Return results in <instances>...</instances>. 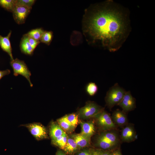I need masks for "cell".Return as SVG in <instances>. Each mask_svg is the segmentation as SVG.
<instances>
[{"label": "cell", "instance_id": "1", "mask_svg": "<svg viewBox=\"0 0 155 155\" xmlns=\"http://www.w3.org/2000/svg\"><path fill=\"white\" fill-rule=\"evenodd\" d=\"M92 8L85 18V32L92 43L99 42L110 52L117 51L130 31L127 13L120 6L111 0Z\"/></svg>", "mask_w": 155, "mask_h": 155}, {"label": "cell", "instance_id": "2", "mask_svg": "<svg viewBox=\"0 0 155 155\" xmlns=\"http://www.w3.org/2000/svg\"><path fill=\"white\" fill-rule=\"evenodd\" d=\"M119 139L117 133L113 130L103 131L98 135L95 145L105 150L113 151L118 148Z\"/></svg>", "mask_w": 155, "mask_h": 155}, {"label": "cell", "instance_id": "3", "mask_svg": "<svg viewBox=\"0 0 155 155\" xmlns=\"http://www.w3.org/2000/svg\"><path fill=\"white\" fill-rule=\"evenodd\" d=\"M126 91L115 84L107 92L105 100L107 106L111 108L115 106L118 105L122 100Z\"/></svg>", "mask_w": 155, "mask_h": 155}, {"label": "cell", "instance_id": "4", "mask_svg": "<svg viewBox=\"0 0 155 155\" xmlns=\"http://www.w3.org/2000/svg\"><path fill=\"white\" fill-rule=\"evenodd\" d=\"M10 64L13 70L14 75H22L28 80L30 87H32L33 85L30 79L31 74L25 62L16 58L11 61Z\"/></svg>", "mask_w": 155, "mask_h": 155}, {"label": "cell", "instance_id": "5", "mask_svg": "<svg viewBox=\"0 0 155 155\" xmlns=\"http://www.w3.org/2000/svg\"><path fill=\"white\" fill-rule=\"evenodd\" d=\"M94 117L98 126L103 131L113 130L116 127V125L113 122L111 117L103 110Z\"/></svg>", "mask_w": 155, "mask_h": 155}, {"label": "cell", "instance_id": "6", "mask_svg": "<svg viewBox=\"0 0 155 155\" xmlns=\"http://www.w3.org/2000/svg\"><path fill=\"white\" fill-rule=\"evenodd\" d=\"M103 110L102 108L94 102L88 101L84 107L79 110L78 114L81 119H88L94 117Z\"/></svg>", "mask_w": 155, "mask_h": 155}, {"label": "cell", "instance_id": "7", "mask_svg": "<svg viewBox=\"0 0 155 155\" xmlns=\"http://www.w3.org/2000/svg\"><path fill=\"white\" fill-rule=\"evenodd\" d=\"M22 126L26 127L32 135L38 141L48 138L46 128L40 123L34 122L22 125Z\"/></svg>", "mask_w": 155, "mask_h": 155}, {"label": "cell", "instance_id": "8", "mask_svg": "<svg viewBox=\"0 0 155 155\" xmlns=\"http://www.w3.org/2000/svg\"><path fill=\"white\" fill-rule=\"evenodd\" d=\"M31 9L16 3L12 12L15 21L19 24H24Z\"/></svg>", "mask_w": 155, "mask_h": 155}, {"label": "cell", "instance_id": "9", "mask_svg": "<svg viewBox=\"0 0 155 155\" xmlns=\"http://www.w3.org/2000/svg\"><path fill=\"white\" fill-rule=\"evenodd\" d=\"M135 100L132 96L130 91L126 92L119 105L124 112H127L133 110L135 107Z\"/></svg>", "mask_w": 155, "mask_h": 155}, {"label": "cell", "instance_id": "10", "mask_svg": "<svg viewBox=\"0 0 155 155\" xmlns=\"http://www.w3.org/2000/svg\"><path fill=\"white\" fill-rule=\"evenodd\" d=\"M135 136L136 133L134 127L131 124L127 125L121 131V138L123 142H129L133 141Z\"/></svg>", "mask_w": 155, "mask_h": 155}, {"label": "cell", "instance_id": "11", "mask_svg": "<svg viewBox=\"0 0 155 155\" xmlns=\"http://www.w3.org/2000/svg\"><path fill=\"white\" fill-rule=\"evenodd\" d=\"M111 117L114 124L119 126L126 125L128 122L127 118L125 112L119 109L113 113Z\"/></svg>", "mask_w": 155, "mask_h": 155}, {"label": "cell", "instance_id": "12", "mask_svg": "<svg viewBox=\"0 0 155 155\" xmlns=\"http://www.w3.org/2000/svg\"><path fill=\"white\" fill-rule=\"evenodd\" d=\"M11 33L10 31L6 36L0 35V46L2 50L7 53L9 55L11 61L14 59L12 54V49L10 40Z\"/></svg>", "mask_w": 155, "mask_h": 155}, {"label": "cell", "instance_id": "13", "mask_svg": "<svg viewBox=\"0 0 155 155\" xmlns=\"http://www.w3.org/2000/svg\"><path fill=\"white\" fill-rule=\"evenodd\" d=\"M79 122L81 128L80 133L86 136L91 138L95 132L94 122L92 121L85 122L79 120Z\"/></svg>", "mask_w": 155, "mask_h": 155}, {"label": "cell", "instance_id": "14", "mask_svg": "<svg viewBox=\"0 0 155 155\" xmlns=\"http://www.w3.org/2000/svg\"><path fill=\"white\" fill-rule=\"evenodd\" d=\"M65 133L57 122L54 121L51 122L49 127V135L51 141L61 136Z\"/></svg>", "mask_w": 155, "mask_h": 155}, {"label": "cell", "instance_id": "15", "mask_svg": "<svg viewBox=\"0 0 155 155\" xmlns=\"http://www.w3.org/2000/svg\"><path fill=\"white\" fill-rule=\"evenodd\" d=\"M70 137L74 140L80 150L88 147L90 145L91 138L80 133L72 134Z\"/></svg>", "mask_w": 155, "mask_h": 155}, {"label": "cell", "instance_id": "16", "mask_svg": "<svg viewBox=\"0 0 155 155\" xmlns=\"http://www.w3.org/2000/svg\"><path fill=\"white\" fill-rule=\"evenodd\" d=\"M20 48L21 52L25 55H31L33 53L34 50L29 43L28 36L26 34H24L21 38Z\"/></svg>", "mask_w": 155, "mask_h": 155}, {"label": "cell", "instance_id": "17", "mask_svg": "<svg viewBox=\"0 0 155 155\" xmlns=\"http://www.w3.org/2000/svg\"><path fill=\"white\" fill-rule=\"evenodd\" d=\"M80 150L74 140L70 137L68 136L66 145L63 150L65 153L72 154L76 153Z\"/></svg>", "mask_w": 155, "mask_h": 155}, {"label": "cell", "instance_id": "18", "mask_svg": "<svg viewBox=\"0 0 155 155\" xmlns=\"http://www.w3.org/2000/svg\"><path fill=\"white\" fill-rule=\"evenodd\" d=\"M57 122L66 133H71L73 131L75 128L63 117L57 119Z\"/></svg>", "mask_w": 155, "mask_h": 155}, {"label": "cell", "instance_id": "19", "mask_svg": "<svg viewBox=\"0 0 155 155\" xmlns=\"http://www.w3.org/2000/svg\"><path fill=\"white\" fill-rule=\"evenodd\" d=\"M17 0H0V6L12 12L16 5Z\"/></svg>", "mask_w": 155, "mask_h": 155}, {"label": "cell", "instance_id": "20", "mask_svg": "<svg viewBox=\"0 0 155 155\" xmlns=\"http://www.w3.org/2000/svg\"><path fill=\"white\" fill-rule=\"evenodd\" d=\"M63 117L75 128L79 122L78 114L73 113L66 115Z\"/></svg>", "mask_w": 155, "mask_h": 155}, {"label": "cell", "instance_id": "21", "mask_svg": "<svg viewBox=\"0 0 155 155\" xmlns=\"http://www.w3.org/2000/svg\"><path fill=\"white\" fill-rule=\"evenodd\" d=\"M45 31L41 28H37L32 30L26 34L29 37L39 40L41 36Z\"/></svg>", "mask_w": 155, "mask_h": 155}, {"label": "cell", "instance_id": "22", "mask_svg": "<svg viewBox=\"0 0 155 155\" xmlns=\"http://www.w3.org/2000/svg\"><path fill=\"white\" fill-rule=\"evenodd\" d=\"M53 33L51 31H45L41 36L40 40V42L49 45L52 40Z\"/></svg>", "mask_w": 155, "mask_h": 155}, {"label": "cell", "instance_id": "23", "mask_svg": "<svg viewBox=\"0 0 155 155\" xmlns=\"http://www.w3.org/2000/svg\"><path fill=\"white\" fill-rule=\"evenodd\" d=\"M87 93L90 96H93L97 93L98 88L94 82H90L87 86L86 88Z\"/></svg>", "mask_w": 155, "mask_h": 155}, {"label": "cell", "instance_id": "24", "mask_svg": "<svg viewBox=\"0 0 155 155\" xmlns=\"http://www.w3.org/2000/svg\"><path fill=\"white\" fill-rule=\"evenodd\" d=\"M36 1L35 0H17V3L32 9Z\"/></svg>", "mask_w": 155, "mask_h": 155}, {"label": "cell", "instance_id": "25", "mask_svg": "<svg viewBox=\"0 0 155 155\" xmlns=\"http://www.w3.org/2000/svg\"><path fill=\"white\" fill-rule=\"evenodd\" d=\"M112 151L100 148L93 149L92 155H110Z\"/></svg>", "mask_w": 155, "mask_h": 155}, {"label": "cell", "instance_id": "26", "mask_svg": "<svg viewBox=\"0 0 155 155\" xmlns=\"http://www.w3.org/2000/svg\"><path fill=\"white\" fill-rule=\"evenodd\" d=\"M68 136L65 133L62 139L60 140L55 145L60 149L63 150L66 145Z\"/></svg>", "mask_w": 155, "mask_h": 155}, {"label": "cell", "instance_id": "27", "mask_svg": "<svg viewBox=\"0 0 155 155\" xmlns=\"http://www.w3.org/2000/svg\"><path fill=\"white\" fill-rule=\"evenodd\" d=\"M86 148L77 152L75 155H92L93 149Z\"/></svg>", "mask_w": 155, "mask_h": 155}, {"label": "cell", "instance_id": "28", "mask_svg": "<svg viewBox=\"0 0 155 155\" xmlns=\"http://www.w3.org/2000/svg\"><path fill=\"white\" fill-rule=\"evenodd\" d=\"M28 36L29 43L32 49L34 50L40 42V41L36 40Z\"/></svg>", "mask_w": 155, "mask_h": 155}, {"label": "cell", "instance_id": "29", "mask_svg": "<svg viewBox=\"0 0 155 155\" xmlns=\"http://www.w3.org/2000/svg\"><path fill=\"white\" fill-rule=\"evenodd\" d=\"M11 73L9 69H7L5 70H0V80L4 76L9 74Z\"/></svg>", "mask_w": 155, "mask_h": 155}, {"label": "cell", "instance_id": "30", "mask_svg": "<svg viewBox=\"0 0 155 155\" xmlns=\"http://www.w3.org/2000/svg\"><path fill=\"white\" fill-rule=\"evenodd\" d=\"M110 155H123L119 148H118L112 151Z\"/></svg>", "mask_w": 155, "mask_h": 155}, {"label": "cell", "instance_id": "31", "mask_svg": "<svg viewBox=\"0 0 155 155\" xmlns=\"http://www.w3.org/2000/svg\"><path fill=\"white\" fill-rule=\"evenodd\" d=\"M56 155H66L63 152L60 150L58 151L56 154Z\"/></svg>", "mask_w": 155, "mask_h": 155}]
</instances>
